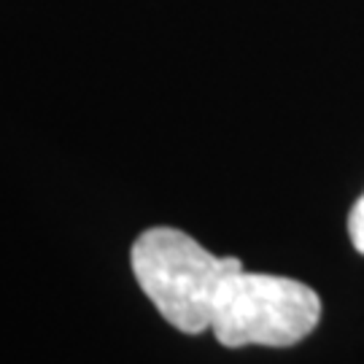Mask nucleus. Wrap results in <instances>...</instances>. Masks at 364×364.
<instances>
[{
    "instance_id": "f257e3e1",
    "label": "nucleus",
    "mask_w": 364,
    "mask_h": 364,
    "mask_svg": "<svg viewBox=\"0 0 364 364\" xmlns=\"http://www.w3.org/2000/svg\"><path fill=\"white\" fill-rule=\"evenodd\" d=\"M130 264L138 287L159 316L183 335L210 329L213 302L221 284L243 270L235 257H216L192 235L176 227H151L132 243Z\"/></svg>"
},
{
    "instance_id": "f03ea898",
    "label": "nucleus",
    "mask_w": 364,
    "mask_h": 364,
    "mask_svg": "<svg viewBox=\"0 0 364 364\" xmlns=\"http://www.w3.org/2000/svg\"><path fill=\"white\" fill-rule=\"evenodd\" d=\"M318 321L321 297L308 284L235 270L216 294L210 332L227 348H289L308 338Z\"/></svg>"
},
{
    "instance_id": "7ed1b4c3",
    "label": "nucleus",
    "mask_w": 364,
    "mask_h": 364,
    "mask_svg": "<svg viewBox=\"0 0 364 364\" xmlns=\"http://www.w3.org/2000/svg\"><path fill=\"white\" fill-rule=\"evenodd\" d=\"M348 235H351L353 248L364 254V195L353 203L351 213H348Z\"/></svg>"
}]
</instances>
